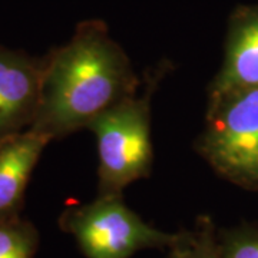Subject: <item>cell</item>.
Instances as JSON below:
<instances>
[{"mask_svg": "<svg viewBox=\"0 0 258 258\" xmlns=\"http://www.w3.org/2000/svg\"><path fill=\"white\" fill-rule=\"evenodd\" d=\"M198 151L225 179L258 188V86L208 103Z\"/></svg>", "mask_w": 258, "mask_h": 258, "instance_id": "3957f363", "label": "cell"}, {"mask_svg": "<svg viewBox=\"0 0 258 258\" xmlns=\"http://www.w3.org/2000/svg\"><path fill=\"white\" fill-rule=\"evenodd\" d=\"M169 258H221L218 232L210 217H200L189 230L175 232Z\"/></svg>", "mask_w": 258, "mask_h": 258, "instance_id": "ba28073f", "label": "cell"}, {"mask_svg": "<svg viewBox=\"0 0 258 258\" xmlns=\"http://www.w3.org/2000/svg\"><path fill=\"white\" fill-rule=\"evenodd\" d=\"M37 234L29 222L19 217L0 221V258H32Z\"/></svg>", "mask_w": 258, "mask_h": 258, "instance_id": "9c48e42d", "label": "cell"}, {"mask_svg": "<svg viewBox=\"0 0 258 258\" xmlns=\"http://www.w3.org/2000/svg\"><path fill=\"white\" fill-rule=\"evenodd\" d=\"M59 224L86 258H131L142 249L168 248L175 238V232L144 221L122 195H98L92 203L71 207Z\"/></svg>", "mask_w": 258, "mask_h": 258, "instance_id": "277c9868", "label": "cell"}, {"mask_svg": "<svg viewBox=\"0 0 258 258\" xmlns=\"http://www.w3.org/2000/svg\"><path fill=\"white\" fill-rule=\"evenodd\" d=\"M43 60L39 109L29 129L52 141L88 129L103 112L138 93L131 59L99 19L81 22Z\"/></svg>", "mask_w": 258, "mask_h": 258, "instance_id": "6da1fadb", "label": "cell"}, {"mask_svg": "<svg viewBox=\"0 0 258 258\" xmlns=\"http://www.w3.org/2000/svg\"><path fill=\"white\" fill-rule=\"evenodd\" d=\"M164 72L152 74L144 92L103 112L89 126L98 149V195H122L152 169L151 101Z\"/></svg>", "mask_w": 258, "mask_h": 258, "instance_id": "7a4b0ae2", "label": "cell"}, {"mask_svg": "<svg viewBox=\"0 0 258 258\" xmlns=\"http://www.w3.org/2000/svg\"><path fill=\"white\" fill-rule=\"evenodd\" d=\"M258 86V5L232 13L221 68L208 89V103L235 91Z\"/></svg>", "mask_w": 258, "mask_h": 258, "instance_id": "8992f818", "label": "cell"}, {"mask_svg": "<svg viewBox=\"0 0 258 258\" xmlns=\"http://www.w3.org/2000/svg\"><path fill=\"white\" fill-rule=\"evenodd\" d=\"M43 57L0 45V141L35 122L43 78Z\"/></svg>", "mask_w": 258, "mask_h": 258, "instance_id": "5b68a950", "label": "cell"}, {"mask_svg": "<svg viewBox=\"0 0 258 258\" xmlns=\"http://www.w3.org/2000/svg\"><path fill=\"white\" fill-rule=\"evenodd\" d=\"M221 258H258V231L237 228L218 235Z\"/></svg>", "mask_w": 258, "mask_h": 258, "instance_id": "30bf717a", "label": "cell"}, {"mask_svg": "<svg viewBox=\"0 0 258 258\" xmlns=\"http://www.w3.org/2000/svg\"><path fill=\"white\" fill-rule=\"evenodd\" d=\"M50 142L33 129L0 141V221L19 217L30 176Z\"/></svg>", "mask_w": 258, "mask_h": 258, "instance_id": "52a82bcc", "label": "cell"}]
</instances>
